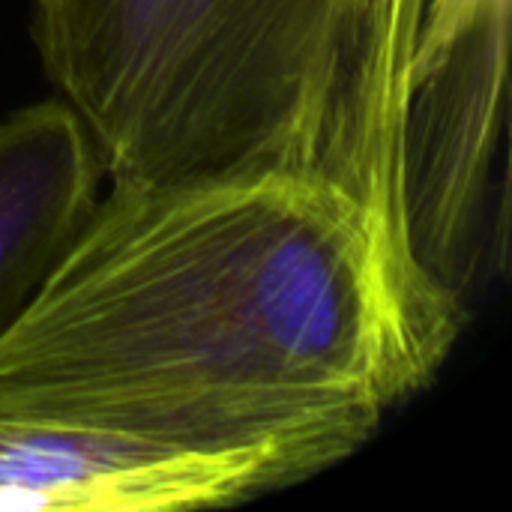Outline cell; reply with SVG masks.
<instances>
[{
    "mask_svg": "<svg viewBox=\"0 0 512 512\" xmlns=\"http://www.w3.org/2000/svg\"><path fill=\"white\" fill-rule=\"evenodd\" d=\"M285 489L267 456H198L111 432L0 420V512L198 510Z\"/></svg>",
    "mask_w": 512,
    "mask_h": 512,
    "instance_id": "3957f363",
    "label": "cell"
},
{
    "mask_svg": "<svg viewBox=\"0 0 512 512\" xmlns=\"http://www.w3.org/2000/svg\"><path fill=\"white\" fill-rule=\"evenodd\" d=\"M510 39V0H426L414 72L447 54Z\"/></svg>",
    "mask_w": 512,
    "mask_h": 512,
    "instance_id": "5b68a950",
    "label": "cell"
},
{
    "mask_svg": "<svg viewBox=\"0 0 512 512\" xmlns=\"http://www.w3.org/2000/svg\"><path fill=\"white\" fill-rule=\"evenodd\" d=\"M102 180L99 147L60 96L0 120V336L84 234Z\"/></svg>",
    "mask_w": 512,
    "mask_h": 512,
    "instance_id": "277c9868",
    "label": "cell"
},
{
    "mask_svg": "<svg viewBox=\"0 0 512 512\" xmlns=\"http://www.w3.org/2000/svg\"><path fill=\"white\" fill-rule=\"evenodd\" d=\"M462 327L408 237L339 186L111 183L0 336V420L267 456L294 486L423 393Z\"/></svg>",
    "mask_w": 512,
    "mask_h": 512,
    "instance_id": "6da1fadb",
    "label": "cell"
},
{
    "mask_svg": "<svg viewBox=\"0 0 512 512\" xmlns=\"http://www.w3.org/2000/svg\"><path fill=\"white\" fill-rule=\"evenodd\" d=\"M423 3L30 0V33L108 183L318 180L408 237Z\"/></svg>",
    "mask_w": 512,
    "mask_h": 512,
    "instance_id": "7a4b0ae2",
    "label": "cell"
}]
</instances>
